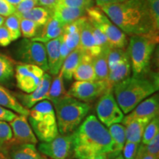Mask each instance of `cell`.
<instances>
[{
  "label": "cell",
  "instance_id": "cell-29",
  "mask_svg": "<svg viewBox=\"0 0 159 159\" xmlns=\"http://www.w3.org/2000/svg\"><path fill=\"white\" fill-rule=\"evenodd\" d=\"M110 48L103 49L97 56L93 57V64L96 75V80L106 81L109 74L108 54Z\"/></svg>",
  "mask_w": 159,
  "mask_h": 159
},
{
  "label": "cell",
  "instance_id": "cell-36",
  "mask_svg": "<svg viewBox=\"0 0 159 159\" xmlns=\"http://www.w3.org/2000/svg\"><path fill=\"white\" fill-rule=\"evenodd\" d=\"M127 55H128L127 48L109 49L108 54V64L109 70L114 69Z\"/></svg>",
  "mask_w": 159,
  "mask_h": 159
},
{
  "label": "cell",
  "instance_id": "cell-10",
  "mask_svg": "<svg viewBox=\"0 0 159 159\" xmlns=\"http://www.w3.org/2000/svg\"><path fill=\"white\" fill-rule=\"evenodd\" d=\"M45 71L35 65L20 63L16 66V85L25 94H30L40 85Z\"/></svg>",
  "mask_w": 159,
  "mask_h": 159
},
{
  "label": "cell",
  "instance_id": "cell-2",
  "mask_svg": "<svg viewBox=\"0 0 159 159\" xmlns=\"http://www.w3.org/2000/svg\"><path fill=\"white\" fill-rule=\"evenodd\" d=\"M73 153L76 159H88L99 153H111L113 142L108 129L94 115L86 117L72 133Z\"/></svg>",
  "mask_w": 159,
  "mask_h": 159
},
{
  "label": "cell",
  "instance_id": "cell-3",
  "mask_svg": "<svg viewBox=\"0 0 159 159\" xmlns=\"http://www.w3.org/2000/svg\"><path fill=\"white\" fill-rule=\"evenodd\" d=\"M158 76L129 77L113 87V94L124 114H128L141 102L158 91Z\"/></svg>",
  "mask_w": 159,
  "mask_h": 159
},
{
  "label": "cell",
  "instance_id": "cell-43",
  "mask_svg": "<svg viewBox=\"0 0 159 159\" xmlns=\"http://www.w3.org/2000/svg\"><path fill=\"white\" fill-rule=\"evenodd\" d=\"M13 42L8 30L5 26L0 27V47H6Z\"/></svg>",
  "mask_w": 159,
  "mask_h": 159
},
{
  "label": "cell",
  "instance_id": "cell-12",
  "mask_svg": "<svg viewBox=\"0 0 159 159\" xmlns=\"http://www.w3.org/2000/svg\"><path fill=\"white\" fill-rule=\"evenodd\" d=\"M39 150L51 159H66L73 151L72 134H58L52 140L39 144Z\"/></svg>",
  "mask_w": 159,
  "mask_h": 159
},
{
  "label": "cell",
  "instance_id": "cell-51",
  "mask_svg": "<svg viewBox=\"0 0 159 159\" xmlns=\"http://www.w3.org/2000/svg\"><path fill=\"white\" fill-rule=\"evenodd\" d=\"M5 17L2 16H0V27L4 25V22H5Z\"/></svg>",
  "mask_w": 159,
  "mask_h": 159
},
{
  "label": "cell",
  "instance_id": "cell-26",
  "mask_svg": "<svg viewBox=\"0 0 159 159\" xmlns=\"http://www.w3.org/2000/svg\"><path fill=\"white\" fill-rule=\"evenodd\" d=\"M62 37L65 43L71 51L79 47L80 38V19L64 26Z\"/></svg>",
  "mask_w": 159,
  "mask_h": 159
},
{
  "label": "cell",
  "instance_id": "cell-16",
  "mask_svg": "<svg viewBox=\"0 0 159 159\" xmlns=\"http://www.w3.org/2000/svg\"><path fill=\"white\" fill-rule=\"evenodd\" d=\"M80 38L79 47L85 53L91 55L92 57L97 56L102 49L97 45L91 30V24L86 16L80 19Z\"/></svg>",
  "mask_w": 159,
  "mask_h": 159
},
{
  "label": "cell",
  "instance_id": "cell-15",
  "mask_svg": "<svg viewBox=\"0 0 159 159\" xmlns=\"http://www.w3.org/2000/svg\"><path fill=\"white\" fill-rule=\"evenodd\" d=\"M13 132V138L18 144H31L35 145L38 139L27 121V116L18 115L13 121L10 122Z\"/></svg>",
  "mask_w": 159,
  "mask_h": 159
},
{
  "label": "cell",
  "instance_id": "cell-23",
  "mask_svg": "<svg viewBox=\"0 0 159 159\" xmlns=\"http://www.w3.org/2000/svg\"><path fill=\"white\" fill-rule=\"evenodd\" d=\"M0 105L5 108L16 112L19 115L29 116V109L25 108L18 99L8 89L0 84Z\"/></svg>",
  "mask_w": 159,
  "mask_h": 159
},
{
  "label": "cell",
  "instance_id": "cell-20",
  "mask_svg": "<svg viewBox=\"0 0 159 159\" xmlns=\"http://www.w3.org/2000/svg\"><path fill=\"white\" fill-rule=\"evenodd\" d=\"M131 71L132 70H131L130 61L128 53V55L114 69L109 70L108 77L106 80L109 90H112L113 87L116 83L130 77Z\"/></svg>",
  "mask_w": 159,
  "mask_h": 159
},
{
  "label": "cell",
  "instance_id": "cell-47",
  "mask_svg": "<svg viewBox=\"0 0 159 159\" xmlns=\"http://www.w3.org/2000/svg\"><path fill=\"white\" fill-rule=\"evenodd\" d=\"M127 1V0H95L97 6H102L106 5H112V4H116L122 2Z\"/></svg>",
  "mask_w": 159,
  "mask_h": 159
},
{
  "label": "cell",
  "instance_id": "cell-53",
  "mask_svg": "<svg viewBox=\"0 0 159 159\" xmlns=\"http://www.w3.org/2000/svg\"><path fill=\"white\" fill-rule=\"evenodd\" d=\"M113 159H125V158H124V157L122 156V155L119 154L116 157H115V158H114Z\"/></svg>",
  "mask_w": 159,
  "mask_h": 159
},
{
  "label": "cell",
  "instance_id": "cell-32",
  "mask_svg": "<svg viewBox=\"0 0 159 159\" xmlns=\"http://www.w3.org/2000/svg\"><path fill=\"white\" fill-rule=\"evenodd\" d=\"M3 25L8 30L13 41H16L21 36L20 30V19L16 13L5 17Z\"/></svg>",
  "mask_w": 159,
  "mask_h": 159
},
{
  "label": "cell",
  "instance_id": "cell-11",
  "mask_svg": "<svg viewBox=\"0 0 159 159\" xmlns=\"http://www.w3.org/2000/svg\"><path fill=\"white\" fill-rule=\"evenodd\" d=\"M108 90L106 81H75L67 91V94L82 102H88L100 97Z\"/></svg>",
  "mask_w": 159,
  "mask_h": 159
},
{
  "label": "cell",
  "instance_id": "cell-41",
  "mask_svg": "<svg viewBox=\"0 0 159 159\" xmlns=\"http://www.w3.org/2000/svg\"><path fill=\"white\" fill-rule=\"evenodd\" d=\"M36 6H38V0H23L16 7V13L19 14L27 13Z\"/></svg>",
  "mask_w": 159,
  "mask_h": 159
},
{
  "label": "cell",
  "instance_id": "cell-9",
  "mask_svg": "<svg viewBox=\"0 0 159 159\" xmlns=\"http://www.w3.org/2000/svg\"><path fill=\"white\" fill-rule=\"evenodd\" d=\"M96 111L99 122L108 128L114 124L122 122L125 116L117 104L112 90L107 91L99 97Z\"/></svg>",
  "mask_w": 159,
  "mask_h": 159
},
{
  "label": "cell",
  "instance_id": "cell-25",
  "mask_svg": "<svg viewBox=\"0 0 159 159\" xmlns=\"http://www.w3.org/2000/svg\"><path fill=\"white\" fill-rule=\"evenodd\" d=\"M84 54V52L78 47L70 52L65 61H63L61 70L62 71L63 80L66 81H70L73 78L75 69L80 62L81 58Z\"/></svg>",
  "mask_w": 159,
  "mask_h": 159
},
{
  "label": "cell",
  "instance_id": "cell-7",
  "mask_svg": "<svg viewBox=\"0 0 159 159\" xmlns=\"http://www.w3.org/2000/svg\"><path fill=\"white\" fill-rule=\"evenodd\" d=\"M86 17L94 27L98 28L108 40L111 48H127V35L119 28L97 6L86 9Z\"/></svg>",
  "mask_w": 159,
  "mask_h": 159
},
{
  "label": "cell",
  "instance_id": "cell-22",
  "mask_svg": "<svg viewBox=\"0 0 159 159\" xmlns=\"http://www.w3.org/2000/svg\"><path fill=\"white\" fill-rule=\"evenodd\" d=\"M73 78L76 81L96 80L93 57L91 55L84 52L80 62L73 74Z\"/></svg>",
  "mask_w": 159,
  "mask_h": 159
},
{
  "label": "cell",
  "instance_id": "cell-37",
  "mask_svg": "<svg viewBox=\"0 0 159 159\" xmlns=\"http://www.w3.org/2000/svg\"><path fill=\"white\" fill-rule=\"evenodd\" d=\"M147 7L153 28L159 31V0H146Z\"/></svg>",
  "mask_w": 159,
  "mask_h": 159
},
{
  "label": "cell",
  "instance_id": "cell-6",
  "mask_svg": "<svg viewBox=\"0 0 159 159\" xmlns=\"http://www.w3.org/2000/svg\"><path fill=\"white\" fill-rule=\"evenodd\" d=\"M28 116L30 125L41 142H49L59 134L54 107L49 100L41 101L32 107Z\"/></svg>",
  "mask_w": 159,
  "mask_h": 159
},
{
  "label": "cell",
  "instance_id": "cell-13",
  "mask_svg": "<svg viewBox=\"0 0 159 159\" xmlns=\"http://www.w3.org/2000/svg\"><path fill=\"white\" fill-rule=\"evenodd\" d=\"M159 111V96L155 93L142 102H141L134 110L124 116L122 119V124L130 122L133 119H152L158 116Z\"/></svg>",
  "mask_w": 159,
  "mask_h": 159
},
{
  "label": "cell",
  "instance_id": "cell-19",
  "mask_svg": "<svg viewBox=\"0 0 159 159\" xmlns=\"http://www.w3.org/2000/svg\"><path fill=\"white\" fill-rule=\"evenodd\" d=\"M8 159H49L40 152L34 144H17L8 151Z\"/></svg>",
  "mask_w": 159,
  "mask_h": 159
},
{
  "label": "cell",
  "instance_id": "cell-39",
  "mask_svg": "<svg viewBox=\"0 0 159 159\" xmlns=\"http://www.w3.org/2000/svg\"><path fill=\"white\" fill-rule=\"evenodd\" d=\"M57 4L68 7L87 9L93 6V0H58Z\"/></svg>",
  "mask_w": 159,
  "mask_h": 159
},
{
  "label": "cell",
  "instance_id": "cell-30",
  "mask_svg": "<svg viewBox=\"0 0 159 159\" xmlns=\"http://www.w3.org/2000/svg\"><path fill=\"white\" fill-rule=\"evenodd\" d=\"M16 14L19 18L30 19L36 23L40 27H43L52 16V11L41 6H36L27 13Z\"/></svg>",
  "mask_w": 159,
  "mask_h": 159
},
{
  "label": "cell",
  "instance_id": "cell-49",
  "mask_svg": "<svg viewBox=\"0 0 159 159\" xmlns=\"http://www.w3.org/2000/svg\"><path fill=\"white\" fill-rule=\"evenodd\" d=\"M136 159H158V156H152V155H144V156L138 157Z\"/></svg>",
  "mask_w": 159,
  "mask_h": 159
},
{
  "label": "cell",
  "instance_id": "cell-38",
  "mask_svg": "<svg viewBox=\"0 0 159 159\" xmlns=\"http://www.w3.org/2000/svg\"><path fill=\"white\" fill-rule=\"evenodd\" d=\"M13 139L12 129L7 122L0 121V145L7 144Z\"/></svg>",
  "mask_w": 159,
  "mask_h": 159
},
{
  "label": "cell",
  "instance_id": "cell-52",
  "mask_svg": "<svg viewBox=\"0 0 159 159\" xmlns=\"http://www.w3.org/2000/svg\"><path fill=\"white\" fill-rule=\"evenodd\" d=\"M0 159H8L7 156L5 154L2 153V152H0Z\"/></svg>",
  "mask_w": 159,
  "mask_h": 159
},
{
  "label": "cell",
  "instance_id": "cell-31",
  "mask_svg": "<svg viewBox=\"0 0 159 159\" xmlns=\"http://www.w3.org/2000/svg\"><path fill=\"white\" fill-rule=\"evenodd\" d=\"M15 75V66L13 60L0 53V84L7 83Z\"/></svg>",
  "mask_w": 159,
  "mask_h": 159
},
{
  "label": "cell",
  "instance_id": "cell-27",
  "mask_svg": "<svg viewBox=\"0 0 159 159\" xmlns=\"http://www.w3.org/2000/svg\"><path fill=\"white\" fill-rule=\"evenodd\" d=\"M66 95L67 91H66L62 71L60 70L59 72L55 75L54 78L52 80L50 88L49 90L48 100L52 105H54Z\"/></svg>",
  "mask_w": 159,
  "mask_h": 159
},
{
  "label": "cell",
  "instance_id": "cell-18",
  "mask_svg": "<svg viewBox=\"0 0 159 159\" xmlns=\"http://www.w3.org/2000/svg\"><path fill=\"white\" fill-rule=\"evenodd\" d=\"M85 16L86 9L68 7L61 4H57L52 11V16L64 26Z\"/></svg>",
  "mask_w": 159,
  "mask_h": 159
},
{
  "label": "cell",
  "instance_id": "cell-44",
  "mask_svg": "<svg viewBox=\"0 0 159 159\" xmlns=\"http://www.w3.org/2000/svg\"><path fill=\"white\" fill-rule=\"evenodd\" d=\"M17 116L18 114H15L13 111L0 105V121L10 122L13 121Z\"/></svg>",
  "mask_w": 159,
  "mask_h": 159
},
{
  "label": "cell",
  "instance_id": "cell-17",
  "mask_svg": "<svg viewBox=\"0 0 159 159\" xmlns=\"http://www.w3.org/2000/svg\"><path fill=\"white\" fill-rule=\"evenodd\" d=\"M61 41H62V35L44 43L49 71L52 75L54 76L59 72L62 66L61 63V54H60Z\"/></svg>",
  "mask_w": 159,
  "mask_h": 159
},
{
  "label": "cell",
  "instance_id": "cell-35",
  "mask_svg": "<svg viewBox=\"0 0 159 159\" xmlns=\"http://www.w3.org/2000/svg\"><path fill=\"white\" fill-rule=\"evenodd\" d=\"M144 155L159 156V134L157 135L149 144H141L139 145L136 158Z\"/></svg>",
  "mask_w": 159,
  "mask_h": 159
},
{
  "label": "cell",
  "instance_id": "cell-40",
  "mask_svg": "<svg viewBox=\"0 0 159 159\" xmlns=\"http://www.w3.org/2000/svg\"><path fill=\"white\" fill-rule=\"evenodd\" d=\"M139 143L127 142H125L122 149L123 157L125 159H136L137 150L139 148Z\"/></svg>",
  "mask_w": 159,
  "mask_h": 159
},
{
  "label": "cell",
  "instance_id": "cell-28",
  "mask_svg": "<svg viewBox=\"0 0 159 159\" xmlns=\"http://www.w3.org/2000/svg\"><path fill=\"white\" fill-rule=\"evenodd\" d=\"M108 128L113 142V151L111 153L112 156H117L122 151L126 142L125 126L120 124H114Z\"/></svg>",
  "mask_w": 159,
  "mask_h": 159
},
{
  "label": "cell",
  "instance_id": "cell-33",
  "mask_svg": "<svg viewBox=\"0 0 159 159\" xmlns=\"http://www.w3.org/2000/svg\"><path fill=\"white\" fill-rule=\"evenodd\" d=\"M20 19V30L21 34L24 39H31L36 36L40 26L34 21L27 19Z\"/></svg>",
  "mask_w": 159,
  "mask_h": 159
},
{
  "label": "cell",
  "instance_id": "cell-42",
  "mask_svg": "<svg viewBox=\"0 0 159 159\" xmlns=\"http://www.w3.org/2000/svg\"><path fill=\"white\" fill-rule=\"evenodd\" d=\"M16 13V7L7 2L6 0H0V16L7 17Z\"/></svg>",
  "mask_w": 159,
  "mask_h": 159
},
{
  "label": "cell",
  "instance_id": "cell-5",
  "mask_svg": "<svg viewBox=\"0 0 159 159\" xmlns=\"http://www.w3.org/2000/svg\"><path fill=\"white\" fill-rule=\"evenodd\" d=\"M158 35H131L128 43L129 59L134 76L144 75L148 72L156 46L158 43Z\"/></svg>",
  "mask_w": 159,
  "mask_h": 159
},
{
  "label": "cell",
  "instance_id": "cell-1",
  "mask_svg": "<svg viewBox=\"0 0 159 159\" xmlns=\"http://www.w3.org/2000/svg\"><path fill=\"white\" fill-rule=\"evenodd\" d=\"M99 7L125 35H158L149 16L146 0H127Z\"/></svg>",
  "mask_w": 159,
  "mask_h": 159
},
{
  "label": "cell",
  "instance_id": "cell-8",
  "mask_svg": "<svg viewBox=\"0 0 159 159\" xmlns=\"http://www.w3.org/2000/svg\"><path fill=\"white\" fill-rule=\"evenodd\" d=\"M13 54L21 63L35 65L44 71H49L44 43L24 39L15 46Z\"/></svg>",
  "mask_w": 159,
  "mask_h": 159
},
{
  "label": "cell",
  "instance_id": "cell-46",
  "mask_svg": "<svg viewBox=\"0 0 159 159\" xmlns=\"http://www.w3.org/2000/svg\"><path fill=\"white\" fill-rule=\"evenodd\" d=\"M57 2L58 0H38V6H41L52 11Z\"/></svg>",
  "mask_w": 159,
  "mask_h": 159
},
{
  "label": "cell",
  "instance_id": "cell-24",
  "mask_svg": "<svg viewBox=\"0 0 159 159\" xmlns=\"http://www.w3.org/2000/svg\"><path fill=\"white\" fill-rule=\"evenodd\" d=\"M150 121V119H133L123 125L125 128V136H126L127 142L140 144L144 129Z\"/></svg>",
  "mask_w": 159,
  "mask_h": 159
},
{
  "label": "cell",
  "instance_id": "cell-50",
  "mask_svg": "<svg viewBox=\"0 0 159 159\" xmlns=\"http://www.w3.org/2000/svg\"><path fill=\"white\" fill-rule=\"evenodd\" d=\"M6 1L11 4V5L14 6V7H16V6L19 5L23 0H6Z\"/></svg>",
  "mask_w": 159,
  "mask_h": 159
},
{
  "label": "cell",
  "instance_id": "cell-21",
  "mask_svg": "<svg viewBox=\"0 0 159 159\" xmlns=\"http://www.w3.org/2000/svg\"><path fill=\"white\" fill-rule=\"evenodd\" d=\"M43 27V29L41 33L33 39H31L32 40L44 43L51 40L61 37L63 33L64 25L53 16H52Z\"/></svg>",
  "mask_w": 159,
  "mask_h": 159
},
{
  "label": "cell",
  "instance_id": "cell-4",
  "mask_svg": "<svg viewBox=\"0 0 159 159\" xmlns=\"http://www.w3.org/2000/svg\"><path fill=\"white\" fill-rule=\"evenodd\" d=\"M53 107H55L58 131L61 135L72 134L90 111L89 103L78 100L68 94Z\"/></svg>",
  "mask_w": 159,
  "mask_h": 159
},
{
  "label": "cell",
  "instance_id": "cell-48",
  "mask_svg": "<svg viewBox=\"0 0 159 159\" xmlns=\"http://www.w3.org/2000/svg\"><path fill=\"white\" fill-rule=\"evenodd\" d=\"M88 159H108V153H99L91 156Z\"/></svg>",
  "mask_w": 159,
  "mask_h": 159
},
{
  "label": "cell",
  "instance_id": "cell-14",
  "mask_svg": "<svg viewBox=\"0 0 159 159\" xmlns=\"http://www.w3.org/2000/svg\"><path fill=\"white\" fill-rule=\"evenodd\" d=\"M52 77L49 73H44L43 78L40 85L36 89L30 93V94H18L16 98L19 100V102L24 107L27 109H30L38 102L41 101L48 100L49 99V90Z\"/></svg>",
  "mask_w": 159,
  "mask_h": 159
},
{
  "label": "cell",
  "instance_id": "cell-34",
  "mask_svg": "<svg viewBox=\"0 0 159 159\" xmlns=\"http://www.w3.org/2000/svg\"><path fill=\"white\" fill-rule=\"evenodd\" d=\"M159 134V119L158 116L151 119L144 129L142 138V144H148Z\"/></svg>",
  "mask_w": 159,
  "mask_h": 159
},
{
  "label": "cell",
  "instance_id": "cell-45",
  "mask_svg": "<svg viewBox=\"0 0 159 159\" xmlns=\"http://www.w3.org/2000/svg\"><path fill=\"white\" fill-rule=\"evenodd\" d=\"M71 50L70 49L67 47L66 44L64 41L63 40L62 37V41H61V47H60V54H61V64L63 65V61H65V59L66 58L67 56L70 54Z\"/></svg>",
  "mask_w": 159,
  "mask_h": 159
}]
</instances>
